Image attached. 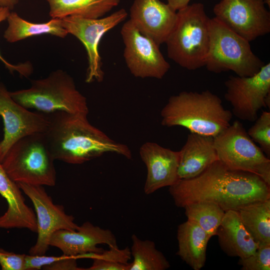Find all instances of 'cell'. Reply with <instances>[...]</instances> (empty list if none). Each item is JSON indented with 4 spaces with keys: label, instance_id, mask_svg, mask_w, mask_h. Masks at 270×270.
I'll return each mask as SVG.
<instances>
[{
    "label": "cell",
    "instance_id": "obj_37",
    "mask_svg": "<svg viewBox=\"0 0 270 270\" xmlns=\"http://www.w3.org/2000/svg\"><path fill=\"white\" fill-rule=\"evenodd\" d=\"M264 2L266 3V4H267L268 7L270 8V0H264Z\"/></svg>",
    "mask_w": 270,
    "mask_h": 270
},
{
    "label": "cell",
    "instance_id": "obj_15",
    "mask_svg": "<svg viewBox=\"0 0 270 270\" xmlns=\"http://www.w3.org/2000/svg\"><path fill=\"white\" fill-rule=\"evenodd\" d=\"M130 20L138 30L158 44L165 43L176 20L177 13L160 0H134Z\"/></svg>",
    "mask_w": 270,
    "mask_h": 270
},
{
    "label": "cell",
    "instance_id": "obj_32",
    "mask_svg": "<svg viewBox=\"0 0 270 270\" xmlns=\"http://www.w3.org/2000/svg\"><path fill=\"white\" fill-rule=\"evenodd\" d=\"M61 256H46L44 255L26 254V270H38L60 260Z\"/></svg>",
    "mask_w": 270,
    "mask_h": 270
},
{
    "label": "cell",
    "instance_id": "obj_26",
    "mask_svg": "<svg viewBox=\"0 0 270 270\" xmlns=\"http://www.w3.org/2000/svg\"><path fill=\"white\" fill-rule=\"evenodd\" d=\"M183 208L188 220L198 224L210 238L216 236L226 212L218 204L202 200L187 204Z\"/></svg>",
    "mask_w": 270,
    "mask_h": 270
},
{
    "label": "cell",
    "instance_id": "obj_18",
    "mask_svg": "<svg viewBox=\"0 0 270 270\" xmlns=\"http://www.w3.org/2000/svg\"><path fill=\"white\" fill-rule=\"evenodd\" d=\"M0 194L8 204L6 212L0 216V228H25L36 232V214L26 204L20 186L6 172L0 160Z\"/></svg>",
    "mask_w": 270,
    "mask_h": 270
},
{
    "label": "cell",
    "instance_id": "obj_11",
    "mask_svg": "<svg viewBox=\"0 0 270 270\" xmlns=\"http://www.w3.org/2000/svg\"><path fill=\"white\" fill-rule=\"evenodd\" d=\"M124 44V57L130 73L136 78L162 79L170 64L153 40L140 32L128 20L120 31Z\"/></svg>",
    "mask_w": 270,
    "mask_h": 270
},
{
    "label": "cell",
    "instance_id": "obj_20",
    "mask_svg": "<svg viewBox=\"0 0 270 270\" xmlns=\"http://www.w3.org/2000/svg\"><path fill=\"white\" fill-rule=\"evenodd\" d=\"M216 236L220 248L229 256L247 257L258 246L242 224L237 210L225 212Z\"/></svg>",
    "mask_w": 270,
    "mask_h": 270
},
{
    "label": "cell",
    "instance_id": "obj_21",
    "mask_svg": "<svg viewBox=\"0 0 270 270\" xmlns=\"http://www.w3.org/2000/svg\"><path fill=\"white\" fill-rule=\"evenodd\" d=\"M210 238L198 224L187 220L178 228L176 254L193 270H200L206 263V248Z\"/></svg>",
    "mask_w": 270,
    "mask_h": 270
},
{
    "label": "cell",
    "instance_id": "obj_13",
    "mask_svg": "<svg viewBox=\"0 0 270 270\" xmlns=\"http://www.w3.org/2000/svg\"><path fill=\"white\" fill-rule=\"evenodd\" d=\"M264 0H221L215 18L249 42L270 32V12Z\"/></svg>",
    "mask_w": 270,
    "mask_h": 270
},
{
    "label": "cell",
    "instance_id": "obj_35",
    "mask_svg": "<svg viewBox=\"0 0 270 270\" xmlns=\"http://www.w3.org/2000/svg\"><path fill=\"white\" fill-rule=\"evenodd\" d=\"M190 0H166L167 3L175 11H178V10L189 4V2Z\"/></svg>",
    "mask_w": 270,
    "mask_h": 270
},
{
    "label": "cell",
    "instance_id": "obj_16",
    "mask_svg": "<svg viewBox=\"0 0 270 270\" xmlns=\"http://www.w3.org/2000/svg\"><path fill=\"white\" fill-rule=\"evenodd\" d=\"M108 246H118L114 234L104 229L86 222L76 230H60L54 232L50 239V246L60 249L64 254L78 257L88 253H100L104 249L98 244Z\"/></svg>",
    "mask_w": 270,
    "mask_h": 270
},
{
    "label": "cell",
    "instance_id": "obj_22",
    "mask_svg": "<svg viewBox=\"0 0 270 270\" xmlns=\"http://www.w3.org/2000/svg\"><path fill=\"white\" fill-rule=\"evenodd\" d=\"M52 18L76 16L86 18L103 17L120 0H46Z\"/></svg>",
    "mask_w": 270,
    "mask_h": 270
},
{
    "label": "cell",
    "instance_id": "obj_8",
    "mask_svg": "<svg viewBox=\"0 0 270 270\" xmlns=\"http://www.w3.org/2000/svg\"><path fill=\"white\" fill-rule=\"evenodd\" d=\"M218 160L226 168L260 176L270 186V160L238 120L214 138Z\"/></svg>",
    "mask_w": 270,
    "mask_h": 270
},
{
    "label": "cell",
    "instance_id": "obj_1",
    "mask_svg": "<svg viewBox=\"0 0 270 270\" xmlns=\"http://www.w3.org/2000/svg\"><path fill=\"white\" fill-rule=\"evenodd\" d=\"M168 192L178 207L208 200L225 212L270 198V186L260 176L230 170L218 160L194 178L179 180Z\"/></svg>",
    "mask_w": 270,
    "mask_h": 270
},
{
    "label": "cell",
    "instance_id": "obj_14",
    "mask_svg": "<svg viewBox=\"0 0 270 270\" xmlns=\"http://www.w3.org/2000/svg\"><path fill=\"white\" fill-rule=\"evenodd\" d=\"M0 116L4 122V137L0 142V160L17 140L36 133H44L48 126V115L30 112L16 102L0 82Z\"/></svg>",
    "mask_w": 270,
    "mask_h": 270
},
{
    "label": "cell",
    "instance_id": "obj_34",
    "mask_svg": "<svg viewBox=\"0 0 270 270\" xmlns=\"http://www.w3.org/2000/svg\"><path fill=\"white\" fill-rule=\"evenodd\" d=\"M92 265L86 270H130V263L123 264L105 261L100 259H92Z\"/></svg>",
    "mask_w": 270,
    "mask_h": 270
},
{
    "label": "cell",
    "instance_id": "obj_3",
    "mask_svg": "<svg viewBox=\"0 0 270 270\" xmlns=\"http://www.w3.org/2000/svg\"><path fill=\"white\" fill-rule=\"evenodd\" d=\"M160 116L164 126H182L190 132L214 138L230 125L232 114L216 94L207 90L171 96Z\"/></svg>",
    "mask_w": 270,
    "mask_h": 270
},
{
    "label": "cell",
    "instance_id": "obj_17",
    "mask_svg": "<svg viewBox=\"0 0 270 270\" xmlns=\"http://www.w3.org/2000/svg\"><path fill=\"white\" fill-rule=\"evenodd\" d=\"M139 152L147 170L144 186L146 194L170 186L180 180L179 151L172 150L155 142H146L140 146Z\"/></svg>",
    "mask_w": 270,
    "mask_h": 270
},
{
    "label": "cell",
    "instance_id": "obj_25",
    "mask_svg": "<svg viewBox=\"0 0 270 270\" xmlns=\"http://www.w3.org/2000/svg\"><path fill=\"white\" fill-rule=\"evenodd\" d=\"M131 238L133 260L130 270H166L170 267L169 262L153 241L141 240L134 234Z\"/></svg>",
    "mask_w": 270,
    "mask_h": 270
},
{
    "label": "cell",
    "instance_id": "obj_28",
    "mask_svg": "<svg viewBox=\"0 0 270 270\" xmlns=\"http://www.w3.org/2000/svg\"><path fill=\"white\" fill-rule=\"evenodd\" d=\"M238 264L242 270H270V243L258 244L253 254L240 258Z\"/></svg>",
    "mask_w": 270,
    "mask_h": 270
},
{
    "label": "cell",
    "instance_id": "obj_36",
    "mask_svg": "<svg viewBox=\"0 0 270 270\" xmlns=\"http://www.w3.org/2000/svg\"><path fill=\"white\" fill-rule=\"evenodd\" d=\"M19 0H0V6L12 10L18 4Z\"/></svg>",
    "mask_w": 270,
    "mask_h": 270
},
{
    "label": "cell",
    "instance_id": "obj_31",
    "mask_svg": "<svg viewBox=\"0 0 270 270\" xmlns=\"http://www.w3.org/2000/svg\"><path fill=\"white\" fill-rule=\"evenodd\" d=\"M10 12V10L8 8L0 6V23L6 20ZM0 60L11 72H16L21 76L27 77L32 72V68L29 62H24L18 64H12L4 58L0 52Z\"/></svg>",
    "mask_w": 270,
    "mask_h": 270
},
{
    "label": "cell",
    "instance_id": "obj_30",
    "mask_svg": "<svg viewBox=\"0 0 270 270\" xmlns=\"http://www.w3.org/2000/svg\"><path fill=\"white\" fill-rule=\"evenodd\" d=\"M0 266L2 270H26V254L0 250Z\"/></svg>",
    "mask_w": 270,
    "mask_h": 270
},
{
    "label": "cell",
    "instance_id": "obj_10",
    "mask_svg": "<svg viewBox=\"0 0 270 270\" xmlns=\"http://www.w3.org/2000/svg\"><path fill=\"white\" fill-rule=\"evenodd\" d=\"M127 16L126 10L121 8L106 17L98 18L76 16L61 18L62 26L68 33L78 39L86 48L88 59L85 80L86 83L103 80L104 72L98 52L100 40L106 32L124 22Z\"/></svg>",
    "mask_w": 270,
    "mask_h": 270
},
{
    "label": "cell",
    "instance_id": "obj_19",
    "mask_svg": "<svg viewBox=\"0 0 270 270\" xmlns=\"http://www.w3.org/2000/svg\"><path fill=\"white\" fill-rule=\"evenodd\" d=\"M180 152V180L194 178L218 160L211 136L190 132Z\"/></svg>",
    "mask_w": 270,
    "mask_h": 270
},
{
    "label": "cell",
    "instance_id": "obj_27",
    "mask_svg": "<svg viewBox=\"0 0 270 270\" xmlns=\"http://www.w3.org/2000/svg\"><path fill=\"white\" fill-rule=\"evenodd\" d=\"M254 124L247 132L251 139L260 145V148L270 157V112L263 111Z\"/></svg>",
    "mask_w": 270,
    "mask_h": 270
},
{
    "label": "cell",
    "instance_id": "obj_23",
    "mask_svg": "<svg viewBox=\"0 0 270 270\" xmlns=\"http://www.w3.org/2000/svg\"><path fill=\"white\" fill-rule=\"evenodd\" d=\"M6 20L8 25L4 37L10 43L35 36L48 34L64 38L68 34L62 26L61 18H52L44 23H34L23 19L18 14L12 12Z\"/></svg>",
    "mask_w": 270,
    "mask_h": 270
},
{
    "label": "cell",
    "instance_id": "obj_5",
    "mask_svg": "<svg viewBox=\"0 0 270 270\" xmlns=\"http://www.w3.org/2000/svg\"><path fill=\"white\" fill-rule=\"evenodd\" d=\"M12 99L26 108L50 114L62 111L88 115L86 98L76 88L73 78L58 70L46 78L31 80L26 89L10 92Z\"/></svg>",
    "mask_w": 270,
    "mask_h": 270
},
{
    "label": "cell",
    "instance_id": "obj_24",
    "mask_svg": "<svg viewBox=\"0 0 270 270\" xmlns=\"http://www.w3.org/2000/svg\"><path fill=\"white\" fill-rule=\"evenodd\" d=\"M237 211L246 230L256 242L270 243V198L248 204Z\"/></svg>",
    "mask_w": 270,
    "mask_h": 270
},
{
    "label": "cell",
    "instance_id": "obj_4",
    "mask_svg": "<svg viewBox=\"0 0 270 270\" xmlns=\"http://www.w3.org/2000/svg\"><path fill=\"white\" fill-rule=\"evenodd\" d=\"M176 13V24L165 42L168 58L188 70L204 66L210 46V18L204 5L188 4Z\"/></svg>",
    "mask_w": 270,
    "mask_h": 270
},
{
    "label": "cell",
    "instance_id": "obj_6",
    "mask_svg": "<svg viewBox=\"0 0 270 270\" xmlns=\"http://www.w3.org/2000/svg\"><path fill=\"white\" fill-rule=\"evenodd\" d=\"M54 161L44 133H36L15 142L0 162L18 184L52 186L56 182Z\"/></svg>",
    "mask_w": 270,
    "mask_h": 270
},
{
    "label": "cell",
    "instance_id": "obj_9",
    "mask_svg": "<svg viewBox=\"0 0 270 270\" xmlns=\"http://www.w3.org/2000/svg\"><path fill=\"white\" fill-rule=\"evenodd\" d=\"M224 85V98L232 114L241 120L254 122L260 109L270 106V63L252 76H230Z\"/></svg>",
    "mask_w": 270,
    "mask_h": 270
},
{
    "label": "cell",
    "instance_id": "obj_12",
    "mask_svg": "<svg viewBox=\"0 0 270 270\" xmlns=\"http://www.w3.org/2000/svg\"><path fill=\"white\" fill-rule=\"evenodd\" d=\"M18 184L32 201L36 212L38 237L35 244L30 248L29 254H45L54 232L60 230H76L79 226L74 222L73 216L66 213L62 205L53 202L43 186Z\"/></svg>",
    "mask_w": 270,
    "mask_h": 270
},
{
    "label": "cell",
    "instance_id": "obj_29",
    "mask_svg": "<svg viewBox=\"0 0 270 270\" xmlns=\"http://www.w3.org/2000/svg\"><path fill=\"white\" fill-rule=\"evenodd\" d=\"M109 250L100 253H88L79 256L78 258H98L105 261L128 264L131 258L130 248L126 247L120 249L118 246H109Z\"/></svg>",
    "mask_w": 270,
    "mask_h": 270
},
{
    "label": "cell",
    "instance_id": "obj_7",
    "mask_svg": "<svg viewBox=\"0 0 270 270\" xmlns=\"http://www.w3.org/2000/svg\"><path fill=\"white\" fill-rule=\"evenodd\" d=\"M210 40L205 66L214 73L234 72L252 76L265 64L252 51L250 42L215 17L210 20Z\"/></svg>",
    "mask_w": 270,
    "mask_h": 270
},
{
    "label": "cell",
    "instance_id": "obj_2",
    "mask_svg": "<svg viewBox=\"0 0 270 270\" xmlns=\"http://www.w3.org/2000/svg\"><path fill=\"white\" fill-rule=\"evenodd\" d=\"M48 114V126L44 133L54 160L82 164L106 153L132 158L126 145L114 141L91 124L88 115L62 111Z\"/></svg>",
    "mask_w": 270,
    "mask_h": 270
},
{
    "label": "cell",
    "instance_id": "obj_33",
    "mask_svg": "<svg viewBox=\"0 0 270 270\" xmlns=\"http://www.w3.org/2000/svg\"><path fill=\"white\" fill-rule=\"evenodd\" d=\"M64 257L60 260L46 266L42 268L46 270H84L78 266L76 260L78 258L75 256H69L64 254Z\"/></svg>",
    "mask_w": 270,
    "mask_h": 270
}]
</instances>
